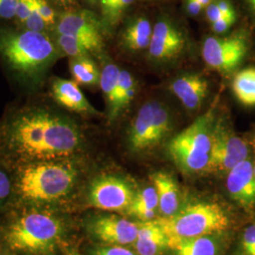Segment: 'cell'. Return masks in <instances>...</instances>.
I'll use <instances>...</instances> for the list:
<instances>
[{
    "instance_id": "cell-18",
    "label": "cell",
    "mask_w": 255,
    "mask_h": 255,
    "mask_svg": "<svg viewBox=\"0 0 255 255\" xmlns=\"http://www.w3.org/2000/svg\"><path fill=\"white\" fill-rule=\"evenodd\" d=\"M133 250L138 255H164L169 250V241L155 220L140 222Z\"/></svg>"
},
{
    "instance_id": "cell-23",
    "label": "cell",
    "mask_w": 255,
    "mask_h": 255,
    "mask_svg": "<svg viewBox=\"0 0 255 255\" xmlns=\"http://www.w3.org/2000/svg\"><path fill=\"white\" fill-rule=\"evenodd\" d=\"M136 82L132 75L128 70H120L119 84L116 93V101L113 109L109 112L110 121L119 118L122 112L127 109L135 96Z\"/></svg>"
},
{
    "instance_id": "cell-8",
    "label": "cell",
    "mask_w": 255,
    "mask_h": 255,
    "mask_svg": "<svg viewBox=\"0 0 255 255\" xmlns=\"http://www.w3.org/2000/svg\"><path fill=\"white\" fill-rule=\"evenodd\" d=\"M252 47V33L246 27L230 34L208 37L204 40L201 54L211 68L226 76L237 73L246 61Z\"/></svg>"
},
{
    "instance_id": "cell-44",
    "label": "cell",
    "mask_w": 255,
    "mask_h": 255,
    "mask_svg": "<svg viewBox=\"0 0 255 255\" xmlns=\"http://www.w3.org/2000/svg\"><path fill=\"white\" fill-rule=\"evenodd\" d=\"M60 255L59 254H43V255Z\"/></svg>"
},
{
    "instance_id": "cell-46",
    "label": "cell",
    "mask_w": 255,
    "mask_h": 255,
    "mask_svg": "<svg viewBox=\"0 0 255 255\" xmlns=\"http://www.w3.org/2000/svg\"><path fill=\"white\" fill-rule=\"evenodd\" d=\"M88 1H90V2H92V3H95L97 0H88Z\"/></svg>"
},
{
    "instance_id": "cell-30",
    "label": "cell",
    "mask_w": 255,
    "mask_h": 255,
    "mask_svg": "<svg viewBox=\"0 0 255 255\" xmlns=\"http://www.w3.org/2000/svg\"><path fill=\"white\" fill-rule=\"evenodd\" d=\"M133 1L134 0H111L104 8H102L103 13L112 22H115L124 11V9L128 8Z\"/></svg>"
},
{
    "instance_id": "cell-28",
    "label": "cell",
    "mask_w": 255,
    "mask_h": 255,
    "mask_svg": "<svg viewBox=\"0 0 255 255\" xmlns=\"http://www.w3.org/2000/svg\"><path fill=\"white\" fill-rule=\"evenodd\" d=\"M86 255H138L128 247L95 244L86 251Z\"/></svg>"
},
{
    "instance_id": "cell-14",
    "label": "cell",
    "mask_w": 255,
    "mask_h": 255,
    "mask_svg": "<svg viewBox=\"0 0 255 255\" xmlns=\"http://www.w3.org/2000/svg\"><path fill=\"white\" fill-rule=\"evenodd\" d=\"M226 189L233 201L250 209L255 206V174L251 156L226 175Z\"/></svg>"
},
{
    "instance_id": "cell-39",
    "label": "cell",
    "mask_w": 255,
    "mask_h": 255,
    "mask_svg": "<svg viewBox=\"0 0 255 255\" xmlns=\"http://www.w3.org/2000/svg\"><path fill=\"white\" fill-rule=\"evenodd\" d=\"M187 6V10L192 15H197L203 9V6L201 5V2L199 0H187L186 2Z\"/></svg>"
},
{
    "instance_id": "cell-11",
    "label": "cell",
    "mask_w": 255,
    "mask_h": 255,
    "mask_svg": "<svg viewBox=\"0 0 255 255\" xmlns=\"http://www.w3.org/2000/svg\"><path fill=\"white\" fill-rule=\"evenodd\" d=\"M87 235L94 241L104 245L132 246L139 224L115 213H101L89 216L84 222Z\"/></svg>"
},
{
    "instance_id": "cell-29",
    "label": "cell",
    "mask_w": 255,
    "mask_h": 255,
    "mask_svg": "<svg viewBox=\"0 0 255 255\" xmlns=\"http://www.w3.org/2000/svg\"><path fill=\"white\" fill-rule=\"evenodd\" d=\"M239 251L241 255H255V224L247 227L240 237Z\"/></svg>"
},
{
    "instance_id": "cell-38",
    "label": "cell",
    "mask_w": 255,
    "mask_h": 255,
    "mask_svg": "<svg viewBox=\"0 0 255 255\" xmlns=\"http://www.w3.org/2000/svg\"><path fill=\"white\" fill-rule=\"evenodd\" d=\"M60 255H82L79 247L72 242H67L64 245L61 251H60Z\"/></svg>"
},
{
    "instance_id": "cell-24",
    "label": "cell",
    "mask_w": 255,
    "mask_h": 255,
    "mask_svg": "<svg viewBox=\"0 0 255 255\" xmlns=\"http://www.w3.org/2000/svg\"><path fill=\"white\" fill-rule=\"evenodd\" d=\"M70 72L75 82L83 85H97L101 82V72L89 56L71 58Z\"/></svg>"
},
{
    "instance_id": "cell-37",
    "label": "cell",
    "mask_w": 255,
    "mask_h": 255,
    "mask_svg": "<svg viewBox=\"0 0 255 255\" xmlns=\"http://www.w3.org/2000/svg\"><path fill=\"white\" fill-rule=\"evenodd\" d=\"M238 1L243 6V9L246 11L251 21L255 24V0H238Z\"/></svg>"
},
{
    "instance_id": "cell-21",
    "label": "cell",
    "mask_w": 255,
    "mask_h": 255,
    "mask_svg": "<svg viewBox=\"0 0 255 255\" xmlns=\"http://www.w3.org/2000/svg\"><path fill=\"white\" fill-rule=\"evenodd\" d=\"M153 28L145 17L133 19L123 32V45L129 51H140L148 48Z\"/></svg>"
},
{
    "instance_id": "cell-45",
    "label": "cell",
    "mask_w": 255,
    "mask_h": 255,
    "mask_svg": "<svg viewBox=\"0 0 255 255\" xmlns=\"http://www.w3.org/2000/svg\"><path fill=\"white\" fill-rule=\"evenodd\" d=\"M253 162H254V171H255V157L253 159Z\"/></svg>"
},
{
    "instance_id": "cell-40",
    "label": "cell",
    "mask_w": 255,
    "mask_h": 255,
    "mask_svg": "<svg viewBox=\"0 0 255 255\" xmlns=\"http://www.w3.org/2000/svg\"><path fill=\"white\" fill-rule=\"evenodd\" d=\"M0 255H16L0 240Z\"/></svg>"
},
{
    "instance_id": "cell-17",
    "label": "cell",
    "mask_w": 255,
    "mask_h": 255,
    "mask_svg": "<svg viewBox=\"0 0 255 255\" xmlns=\"http://www.w3.org/2000/svg\"><path fill=\"white\" fill-rule=\"evenodd\" d=\"M150 179L158 195L160 218L173 216L181 209V193L178 183L170 174L164 171L155 172Z\"/></svg>"
},
{
    "instance_id": "cell-22",
    "label": "cell",
    "mask_w": 255,
    "mask_h": 255,
    "mask_svg": "<svg viewBox=\"0 0 255 255\" xmlns=\"http://www.w3.org/2000/svg\"><path fill=\"white\" fill-rule=\"evenodd\" d=\"M233 92L241 104L247 107L255 106V67L250 66L239 69L234 75Z\"/></svg>"
},
{
    "instance_id": "cell-19",
    "label": "cell",
    "mask_w": 255,
    "mask_h": 255,
    "mask_svg": "<svg viewBox=\"0 0 255 255\" xmlns=\"http://www.w3.org/2000/svg\"><path fill=\"white\" fill-rule=\"evenodd\" d=\"M157 213H159L158 195L152 185L136 192L125 215L137 219L140 222H145L157 219Z\"/></svg>"
},
{
    "instance_id": "cell-1",
    "label": "cell",
    "mask_w": 255,
    "mask_h": 255,
    "mask_svg": "<svg viewBox=\"0 0 255 255\" xmlns=\"http://www.w3.org/2000/svg\"><path fill=\"white\" fill-rule=\"evenodd\" d=\"M82 144L74 121L46 110L20 112L0 128V157L14 166L73 158Z\"/></svg>"
},
{
    "instance_id": "cell-43",
    "label": "cell",
    "mask_w": 255,
    "mask_h": 255,
    "mask_svg": "<svg viewBox=\"0 0 255 255\" xmlns=\"http://www.w3.org/2000/svg\"><path fill=\"white\" fill-rule=\"evenodd\" d=\"M57 1H59V2H62V3H68V2H70L71 0H57Z\"/></svg>"
},
{
    "instance_id": "cell-3",
    "label": "cell",
    "mask_w": 255,
    "mask_h": 255,
    "mask_svg": "<svg viewBox=\"0 0 255 255\" xmlns=\"http://www.w3.org/2000/svg\"><path fill=\"white\" fill-rule=\"evenodd\" d=\"M12 180L11 208L34 206L64 210L78 187L81 169L74 157L36 162L15 166Z\"/></svg>"
},
{
    "instance_id": "cell-36",
    "label": "cell",
    "mask_w": 255,
    "mask_h": 255,
    "mask_svg": "<svg viewBox=\"0 0 255 255\" xmlns=\"http://www.w3.org/2000/svg\"><path fill=\"white\" fill-rule=\"evenodd\" d=\"M206 14H207V18L212 23L216 22L217 20L221 18L223 15V13L221 12V10L219 9V6H218V3L217 1H214V2H211L209 5L206 7Z\"/></svg>"
},
{
    "instance_id": "cell-4",
    "label": "cell",
    "mask_w": 255,
    "mask_h": 255,
    "mask_svg": "<svg viewBox=\"0 0 255 255\" xmlns=\"http://www.w3.org/2000/svg\"><path fill=\"white\" fill-rule=\"evenodd\" d=\"M0 55L22 80L36 83L59 57V50L43 32H0Z\"/></svg>"
},
{
    "instance_id": "cell-7",
    "label": "cell",
    "mask_w": 255,
    "mask_h": 255,
    "mask_svg": "<svg viewBox=\"0 0 255 255\" xmlns=\"http://www.w3.org/2000/svg\"><path fill=\"white\" fill-rule=\"evenodd\" d=\"M173 118L164 103L147 101L131 122L128 132V145L131 151L140 153L162 144L171 133Z\"/></svg>"
},
{
    "instance_id": "cell-20",
    "label": "cell",
    "mask_w": 255,
    "mask_h": 255,
    "mask_svg": "<svg viewBox=\"0 0 255 255\" xmlns=\"http://www.w3.org/2000/svg\"><path fill=\"white\" fill-rule=\"evenodd\" d=\"M221 249L218 235L186 239L169 247L174 255H220Z\"/></svg>"
},
{
    "instance_id": "cell-32",
    "label": "cell",
    "mask_w": 255,
    "mask_h": 255,
    "mask_svg": "<svg viewBox=\"0 0 255 255\" xmlns=\"http://www.w3.org/2000/svg\"><path fill=\"white\" fill-rule=\"evenodd\" d=\"M33 3L46 25H53L55 23L54 10L50 8L46 0H33Z\"/></svg>"
},
{
    "instance_id": "cell-35",
    "label": "cell",
    "mask_w": 255,
    "mask_h": 255,
    "mask_svg": "<svg viewBox=\"0 0 255 255\" xmlns=\"http://www.w3.org/2000/svg\"><path fill=\"white\" fill-rule=\"evenodd\" d=\"M17 0H0V17L10 19L16 14Z\"/></svg>"
},
{
    "instance_id": "cell-12",
    "label": "cell",
    "mask_w": 255,
    "mask_h": 255,
    "mask_svg": "<svg viewBox=\"0 0 255 255\" xmlns=\"http://www.w3.org/2000/svg\"><path fill=\"white\" fill-rule=\"evenodd\" d=\"M185 45L186 39L179 27L169 20H159L153 27L148 54L157 62H167L181 54Z\"/></svg>"
},
{
    "instance_id": "cell-42",
    "label": "cell",
    "mask_w": 255,
    "mask_h": 255,
    "mask_svg": "<svg viewBox=\"0 0 255 255\" xmlns=\"http://www.w3.org/2000/svg\"><path fill=\"white\" fill-rule=\"evenodd\" d=\"M100 1H101V7L104 8V7L109 3L111 0H100Z\"/></svg>"
},
{
    "instance_id": "cell-13",
    "label": "cell",
    "mask_w": 255,
    "mask_h": 255,
    "mask_svg": "<svg viewBox=\"0 0 255 255\" xmlns=\"http://www.w3.org/2000/svg\"><path fill=\"white\" fill-rule=\"evenodd\" d=\"M56 30L58 35L66 34L79 37L91 43L97 51L101 49V24L90 11L82 10L64 12L60 17Z\"/></svg>"
},
{
    "instance_id": "cell-10",
    "label": "cell",
    "mask_w": 255,
    "mask_h": 255,
    "mask_svg": "<svg viewBox=\"0 0 255 255\" xmlns=\"http://www.w3.org/2000/svg\"><path fill=\"white\" fill-rule=\"evenodd\" d=\"M133 186L117 174H101L89 182L86 201L95 209L126 214L135 197Z\"/></svg>"
},
{
    "instance_id": "cell-2",
    "label": "cell",
    "mask_w": 255,
    "mask_h": 255,
    "mask_svg": "<svg viewBox=\"0 0 255 255\" xmlns=\"http://www.w3.org/2000/svg\"><path fill=\"white\" fill-rule=\"evenodd\" d=\"M0 223V240L16 255L59 254L69 242L71 221L64 210L14 207Z\"/></svg>"
},
{
    "instance_id": "cell-41",
    "label": "cell",
    "mask_w": 255,
    "mask_h": 255,
    "mask_svg": "<svg viewBox=\"0 0 255 255\" xmlns=\"http://www.w3.org/2000/svg\"><path fill=\"white\" fill-rule=\"evenodd\" d=\"M201 3V5L203 6V8L207 7L209 5L210 3L212 2V0H199Z\"/></svg>"
},
{
    "instance_id": "cell-34",
    "label": "cell",
    "mask_w": 255,
    "mask_h": 255,
    "mask_svg": "<svg viewBox=\"0 0 255 255\" xmlns=\"http://www.w3.org/2000/svg\"><path fill=\"white\" fill-rule=\"evenodd\" d=\"M33 7L32 0H17L16 4V14L15 16L23 23L29 17Z\"/></svg>"
},
{
    "instance_id": "cell-33",
    "label": "cell",
    "mask_w": 255,
    "mask_h": 255,
    "mask_svg": "<svg viewBox=\"0 0 255 255\" xmlns=\"http://www.w3.org/2000/svg\"><path fill=\"white\" fill-rule=\"evenodd\" d=\"M25 24H26V27L28 30H32V31H36V32H43V30L45 29V26L46 24L43 18L41 17V15L39 14V12L37 11L34 3H33L31 13H30L29 17L27 19V21L25 22Z\"/></svg>"
},
{
    "instance_id": "cell-16",
    "label": "cell",
    "mask_w": 255,
    "mask_h": 255,
    "mask_svg": "<svg viewBox=\"0 0 255 255\" xmlns=\"http://www.w3.org/2000/svg\"><path fill=\"white\" fill-rule=\"evenodd\" d=\"M51 88L55 101L66 109L80 114H99V112L92 106L91 103L82 93L79 87V83L75 81L56 79L52 82Z\"/></svg>"
},
{
    "instance_id": "cell-9",
    "label": "cell",
    "mask_w": 255,
    "mask_h": 255,
    "mask_svg": "<svg viewBox=\"0 0 255 255\" xmlns=\"http://www.w3.org/2000/svg\"><path fill=\"white\" fill-rule=\"evenodd\" d=\"M250 157V146L237 135L227 118H217L213 129L208 172L226 176L237 164Z\"/></svg>"
},
{
    "instance_id": "cell-15",
    "label": "cell",
    "mask_w": 255,
    "mask_h": 255,
    "mask_svg": "<svg viewBox=\"0 0 255 255\" xmlns=\"http://www.w3.org/2000/svg\"><path fill=\"white\" fill-rule=\"evenodd\" d=\"M170 89L188 111L200 109L206 99L209 85L199 74H184L174 80Z\"/></svg>"
},
{
    "instance_id": "cell-26",
    "label": "cell",
    "mask_w": 255,
    "mask_h": 255,
    "mask_svg": "<svg viewBox=\"0 0 255 255\" xmlns=\"http://www.w3.org/2000/svg\"><path fill=\"white\" fill-rule=\"evenodd\" d=\"M57 45L60 50L70 58L89 56V53L97 51L95 46L88 41L79 37L60 34L57 38Z\"/></svg>"
},
{
    "instance_id": "cell-27",
    "label": "cell",
    "mask_w": 255,
    "mask_h": 255,
    "mask_svg": "<svg viewBox=\"0 0 255 255\" xmlns=\"http://www.w3.org/2000/svg\"><path fill=\"white\" fill-rule=\"evenodd\" d=\"M13 201V180L0 168V214L7 213Z\"/></svg>"
},
{
    "instance_id": "cell-6",
    "label": "cell",
    "mask_w": 255,
    "mask_h": 255,
    "mask_svg": "<svg viewBox=\"0 0 255 255\" xmlns=\"http://www.w3.org/2000/svg\"><path fill=\"white\" fill-rule=\"evenodd\" d=\"M216 119L215 112L210 110L169 140L167 154L183 173L208 172Z\"/></svg>"
},
{
    "instance_id": "cell-5",
    "label": "cell",
    "mask_w": 255,
    "mask_h": 255,
    "mask_svg": "<svg viewBox=\"0 0 255 255\" xmlns=\"http://www.w3.org/2000/svg\"><path fill=\"white\" fill-rule=\"evenodd\" d=\"M154 220L168 238L169 247L186 239L219 235L231 226V218L223 206L208 201L188 204L171 217Z\"/></svg>"
},
{
    "instance_id": "cell-31",
    "label": "cell",
    "mask_w": 255,
    "mask_h": 255,
    "mask_svg": "<svg viewBox=\"0 0 255 255\" xmlns=\"http://www.w3.org/2000/svg\"><path fill=\"white\" fill-rule=\"evenodd\" d=\"M238 19V13L224 15L221 18L212 23V29L216 34L219 35H226L232 27L236 25Z\"/></svg>"
},
{
    "instance_id": "cell-25",
    "label": "cell",
    "mask_w": 255,
    "mask_h": 255,
    "mask_svg": "<svg viewBox=\"0 0 255 255\" xmlns=\"http://www.w3.org/2000/svg\"><path fill=\"white\" fill-rule=\"evenodd\" d=\"M119 74L120 69L119 66L113 63L105 64L101 70L100 84L108 105V113L113 109L116 101V93L119 84Z\"/></svg>"
}]
</instances>
